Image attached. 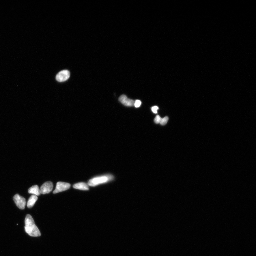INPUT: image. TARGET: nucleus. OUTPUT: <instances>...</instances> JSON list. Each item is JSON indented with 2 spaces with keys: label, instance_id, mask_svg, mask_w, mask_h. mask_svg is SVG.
I'll list each match as a JSON object with an SVG mask.
<instances>
[{
  "label": "nucleus",
  "instance_id": "obj_1",
  "mask_svg": "<svg viewBox=\"0 0 256 256\" xmlns=\"http://www.w3.org/2000/svg\"><path fill=\"white\" fill-rule=\"evenodd\" d=\"M25 232L29 235L33 237H37L41 235L39 229L35 224L33 217L27 215L25 219Z\"/></svg>",
  "mask_w": 256,
  "mask_h": 256
},
{
  "label": "nucleus",
  "instance_id": "obj_2",
  "mask_svg": "<svg viewBox=\"0 0 256 256\" xmlns=\"http://www.w3.org/2000/svg\"><path fill=\"white\" fill-rule=\"evenodd\" d=\"M113 179V176L111 175L99 176L90 179L88 182V185L91 186H95L99 184L104 183Z\"/></svg>",
  "mask_w": 256,
  "mask_h": 256
},
{
  "label": "nucleus",
  "instance_id": "obj_3",
  "mask_svg": "<svg viewBox=\"0 0 256 256\" xmlns=\"http://www.w3.org/2000/svg\"><path fill=\"white\" fill-rule=\"evenodd\" d=\"M13 200L17 207L21 210L24 209L26 204V201L24 197L17 194L14 197Z\"/></svg>",
  "mask_w": 256,
  "mask_h": 256
},
{
  "label": "nucleus",
  "instance_id": "obj_4",
  "mask_svg": "<svg viewBox=\"0 0 256 256\" xmlns=\"http://www.w3.org/2000/svg\"><path fill=\"white\" fill-rule=\"evenodd\" d=\"M70 74L68 70H64L59 72L56 77V80L58 82H64L69 78Z\"/></svg>",
  "mask_w": 256,
  "mask_h": 256
},
{
  "label": "nucleus",
  "instance_id": "obj_5",
  "mask_svg": "<svg viewBox=\"0 0 256 256\" xmlns=\"http://www.w3.org/2000/svg\"><path fill=\"white\" fill-rule=\"evenodd\" d=\"M70 187V184L68 183L58 182L56 186V189L53 191V193H57L68 190Z\"/></svg>",
  "mask_w": 256,
  "mask_h": 256
},
{
  "label": "nucleus",
  "instance_id": "obj_6",
  "mask_svg": "<svg viewBox=\"0 0 256 256\" xmlns=\"http://www.w3.org/2000/svg\"><path fill=\"white\" fill-rule=\"evenodd\" d=\"M53 183L51 182H47L43 184L40 189V193L42 194H47L50 193L53 188Z\"/></svg>",
  "mask_w": 256,
  "mask_h": 256
},
{
  "label": "nucleus",
  "instance_id": "obj_7",
  "mask_svg": "<svg viewBox=\"0 0 256 256\" xmlns=\"http://www.w3.org/2000/svg\"><path fill=\"white\" fill-rule=\"evenodd\" d=\"M119 100L122 104L127 106H134L135 102L134 100L128 99L124 95H122L120 96Z\"/></svg>",
  "mask_w": 256,
  "mask_h": 256
},
{
  "label": "nucleus",
  "instance_id": "obj_8",
  "mask_svg": "<svg viewBox=\"0 0 256 256\" xmlns=\"http://www.w3.org/2000/svg\"><path fill=\"white\" fill-rule=\"evenodd\" d=\"M73 188L82 190H89L88 185L86 183L81 182L75 184L73 186Z\"/></svg>",
  "mask_w": 256,
  "mask_h": 256
},
{
  "label": "nucleus",
  "instance_id": "obj_9",
  "mask_svg": "<svg viewBox=\"0 0 256 256\" xmlns=\"http://www.w3.org/2000/svg\"><path fill=\"white\" fill-rule=\"evenodd\" d=\"M28 193L30 194H33L36 196H39L41 194L39 187L37 185H35L30 188L29 189Z\"/></svg>",
  "mask_w": 256,
  "mask_h": 256
},
{
  "label": "nucleus",
  "instance_id": "obj_10",
  "mask_svg": "<svg viewBox=\"0 0 256 256\" xmlns=\"http://www.w3.org/2000/svg\"><path fill=\"white\" fill-rule=\"evenodd\" d=\"M38 197L37 196L33 195L29 198L27 203V206L29 208H31L33 207L37 201Z\"/></svg>",
  "mask_w": 256,
  "mask_h": 256
},
{
  "label": "nucleus",
  "instance_id": "obj_11",
  "mask_svg": "<svg viewBox=\"0 0 256 256\" xmlns=\"http://www.w3.org/2000/svg\"><path fill=\"white\" fill-rule=\"evenodd\" d=\"M169 120V118L168 117H165L163 119H162L161 120V122L160 123V124L162 125H165L166 124L168 121Z\"/></svg>",
  "mask_w": 256,
  "mask_h": 256
},
{
  "label": "nucleus",
  "instance_id": "obj_12",
  "mask_svg": "<svg viewBox=\"0 0 256 256\" xmlns=\"http://www.w3.org/2000/svg\"><path fill=\"white\" fill-rule=\"evenodd\" d=\"M162 118H161L160 116L158 115L156 116L154 119V122L155 123L157 124H160L161 120Z\"/></svg>",
  "mask_w": 256,
  "mask_h": 256
},
{
  "label": "nucleus",
  "instance_id": "obj_13",
  "mask_svg": "<svg viewBox=\"0 0 256 256\" xmlns=\"http://www.w3.org/2000/svg\"><path fill=\"white\" fill-rule=\"evenodd\" d=\"M141 101L139 100H135V103L134 106L135 107H139L141 106Z\"/></svg>",
  "mask_w": 256,
  "mask_h": 256
},
{
  "label": "nucleus",
  "instance_id": "obj_14",
  "mask_svg": "<svg viewBox=\"0 0 256 256\" xmlns=\"http://www.w3.org/2000/svg\"><path fill=\"white\" fill-rule=\"evenodd\" d=\"M158 109V107L157 106H154L152 108V110L153 113L155 114L157 113V110Z\"/></svg>",
  "mask_w": 256,
  "mask_h": 256
}]
</instances>
